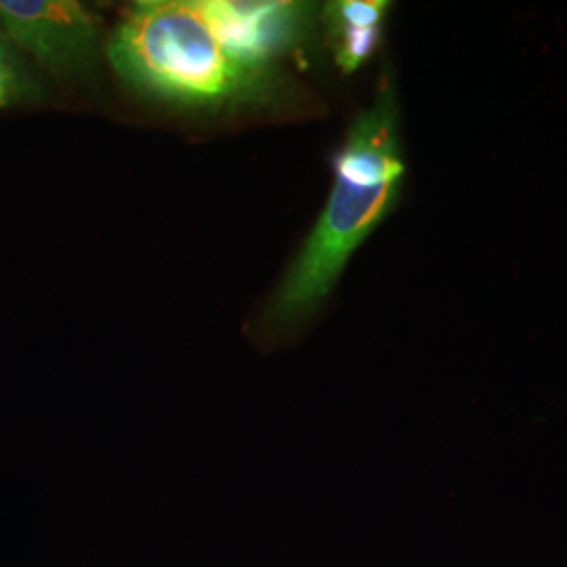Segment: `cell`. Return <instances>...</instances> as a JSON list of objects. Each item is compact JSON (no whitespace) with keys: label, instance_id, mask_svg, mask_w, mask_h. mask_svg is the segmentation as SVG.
Returning <instances> with one entry per match:
<instances>
[{"label":"cell","instance_id":"2","mask_svg":"<svg viewBox=\"0 0 567 567\" xmlns=\"http://www.w3.org/2000/svg\"><path fill=\"white\" fill-rule=\"evenodd\" d=\"M107 58L133 89L182 105L257 100L271 82V72L225 44L203 0L137 2L116 25Z\"/></svg>","mask_w":567,"mask_h":567},{"label":"cell","instance_id":"6","mask_svg":"<svg viewBox=\"0 0 567 567\" xmlns=\"http://www.w3.org/2000/svg\"><path fill=\"white\" fill-rule=\"evenodd\" d=\"M20 93V81L4 34L0 32V105H7Z\"/></svg>","mask_w":567,"mask_h":567},{"label":"cell","instance_id":"5","mask_svg":"<svg viewBox=\"0 0 567 567\" xmlns=\"http://www.w3.org/2000/svg\"><path fill=\"white\" fill-rule=\"evenodd\" d=\"M389 7L385 0H339L322 9L326 41L344 74L362 68L379 49Z\"/></svg>","mask_w":567,"mask_h":567},{"label":"cell","instance_id":"3","mask_svg":"<svg viewBox=\"0 0 567 567\" xmlns=\"http://www.w3.org/2000/svg\"><path fill=\"white\" fill-rule=\"evenodd\" d=\"M4 39L53 74H79L97 55L100 21L74 0H0Z\"/></svg>","mask_w":567,"mask_h":567},{"label":"cell","instance_id":"4","mask_svg":"<svg viewBox=\"0 0 567 567\" xmlns=\"http://www.w3.org/2000/svg\"><path fill=\"white\" fill-rule=\"evenodd\" d=\"M204 11L225 44L240 60L269 70L271 61L301 41L309 25V4L203 0Z\"/></svg>","mask_w":567,"mask_h":567},{"label":"cell","instance_id":"1","mask_svg":"<svg viewBox=\"0 0 567 567\" xmlns=\"http://www.w3.org/2000/svg\"><path fill=\"white\" fill-rule=\"evenodd\" d=\"M332 168L334 185L324 213L267 309L274 322H297L322 303L351 255L400 200L405 163L395 95L386 82L351 122Z\"/></svg>","mask_w":567,"mask_h":567}]
</instances>
